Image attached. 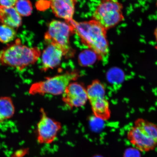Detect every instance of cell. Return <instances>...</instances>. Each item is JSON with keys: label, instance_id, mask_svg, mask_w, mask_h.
<instances>
[{"label": "cell", "instance_id": "cell-1", "mask_svg": "<svg viewBox=\"0 0 157 157\" xmlns=\"http://www.w3.org/2000/svg\"><path fill=\"white\" fill-rule=\"evenodd\" d=\"M67 22L74 27L82 43L95 53L98 60H104L107 58L109 52L107 30L98 21L93 19L77 22L72 19Z\"/></svg>", "mask_w": 157, "mask_h": 157}, {"label": "cell", "instance_id": "cell-2", "mask_svg": "<svg viewBox=\"0 0 157 157\" xmlns=\"http://www.w3.org/2000/svg\"><path fill=\"white\" fill-rule=\"evenodd\" d=\"M41 55L38 48H29L17 39L0 52V64L21 71L36 63Z\"/></svg>", "mask_w": 157, "mask_h": 157}, {"label": "cell", "instance_id": "cell-3", "mask_svg": "<svg viewBox=\"0 0 157 157\" xmlns=\"http://www.w3.org/2000/svg\"><path fill=\"white\" fill-rule=\"evenodd\" d=\"M128 140L137 150L149 152L157 147V125L146 119L135 121L127 133Z\"/></svg>", "mask_w": 157, "mask_h": 157}, {"label": "cell", "instance_id": "cell-4", "mask_svg": "<svg viewBox=\"0 0 157 157\" xmlns=\"http://www.w3.org/2000/svg\"><path fill=\"white\" fill-rule=\"evenodd\" d=\"M80 76V72L78 70H73L47 77L44 80L31 84L29 88V94L31 95H62L68 84L76 81Z\"/></svg>", "mask_w": 157, "mask_h": 157}, {"label": "cell", "instance_id": "cell-5", "mask_svg": "<svg viewBox=\"0 0 157 157\" xmlns=\"http://www.w3.org/2000/svg\"><path fill=\"white\" fill-rule=\"evenodd\" d=\"M74 32V27L70 23L52 21L49 24L44 40L47 44L54 45L61 49L66 57H71L74 52L70 46V38Z\"/></svg>", "mask_w": 157, "mask_h": 157}, {"label": "cell", "instance_id": "cell-6", "mask_svg": "<svg viewBox=\"0 0 157 157\" xmlns=\"http://www.w3.org/2000/svg\"><path fill=\"white\" fill-rule=\"evenodd\" d=\"M86 88L88 101L93 114L101 120L108 121L111 117V111L109 101L105 97V86L99 80L96 79Z\"/></svg>", "mask_w": 157, "mask_h": 157}, {"label": "cell", "instance_id": "cell-7", "mask_svg": "<svg viewBox=\"0 0 157 157\" xmlns=\"http://www.w3.org/2000/svg\"><path fill=\"white\" fill-rule=\"evenodd\" d=\"M122 9V5L117 0H101L94 13V20L107 30L123 21Z\"/></svg>", "mask_w": 157, "mask_h": 157}, {"label": "cell", "instance_id": "cell-8", "mask_svg": "<svg viewBox=\"0 0 157 157\" xmlns=\"http://www.w3.org/2000/svg\"><path fill=\"white\" fill-rule=\"evenodd\" d=\"M40 112V119L37 125V140L41 144H52L62 129V124L49 117L43 108Z\"/></svg>", "mask_w": 157, "mask_h": 157}, {"label": "cell", "instance_id": "cell-9", "mask_svg": "<svg viewBox=\"0 0 157 157\" xmlns=\"http://www.w3.org/2000/svg\"><path fill=\"white\" fill-rule=\"evenodd\" d=\"M62 101L70 109L83 107L88 101L87 88L82 83L72 82L62 94Z\"/></svg>", "mask_w": 157, "mask_h": 157}, {"label": "cell", "instance_id": "cell-10", "mask_svg": "<svg viewBox=\"0 0 157 157\" xmlns=\"http://www.w3.org/2000/svg\"><path fill=\"white\" fill-rule=\"evenodd\" d=\"M48 46L43 51L42 54L41 70L46 72L48 70L57 67L65 56L62 51L52 44Z\"/></svg>", "mask_w": 157, "mask_h": 157}, {"label": "cell", "instance_id": "cell-11", "mask_svg": "<svg viewBox=\"0 0 157 157\" xmlns=\"http://www.w3.org/2000/svg\"><path fill=\"white\" fill-rule=\"evenodd\" d=\"M77 0H50L51 8L56 16L66 21L73 19Z\"/></svg>", "mask_w": 157, "mask_h": 157}, {"label": "cell", "instance_id": "cell-12", "mask_svg": "<svg viewBox=\"0 0 157 157\" xmlns=\"http://www.w3.org/2000/svg\"><path fill=\"white\" fill-rule=\"evenodd\" d=\"M0 21L13 28H17L22 24L21 15L14 7H7L0 5Z\"/></svg>", "mask_w": 157, "mask_h": 157}, {"label": "cell", "instance_id": "cell-13", "mask_svg": "<svg viewBox=\"0 0 157 157\" xmlns=\"http://www.w3.org/2000/svg\"><path fill=\"white\" fill-rule=\"evenodd\" d=\"M12 99L9 97H0V123L11 118L15 113Z\"/></svg>", "mask_w": 157, "mask_h": 157}, {"label": "cell", "instance_id": "cell-14", "mask_svg": "<svg viewBox=\"0 0 157 157\" xmlns=\"http://www.w3.org/2000/svg\"><path fill=\"white\" fill-rule=\"evenodd\" d=\"M16 36L14 28L4 24L0 25V42L7 44L14 40Z\"/></svg>", "mask_w": 157, "mask_h": 157}, {"label": "cell", "instance_id": "cell-15", "mask_svg": "<svg viewBox=\"0 0 157 157\" xmlns=\"http://www.w3.org/2000/svg\"><path fill=\"white\" fill-rule=\"evenodd\" d=\"M15 6L16 10L21 16L27 17L32 13L33 6L29 0H18Z\"/></svg>", "mask_w": 157, "mask_h": 157}, {"label": "cell", "instance_id": "cell-16", "mask_svg": "<svg viewBox=\"0 0 157 157\" xmlns=\"http://www.w3.org/2000/svg\"><path fill=\"white\" fill-rule=\"evenodd\" d=\"M98 60L97 55L91 50H84L79 55L78 61L81 66H88L93 64Z\"/></svg>", "mask_w": 157, "mask_h": 157}, {"label": "cell", "instance_id": "cell-17", "mask_svg": "<svg viewBox=\"0 0 157 157\" xmlns=\"http://www.w3.org/2000/svg\"><path fill=\"white\" fill-rule=\"evenodd\" d=\"M18 0H0V5L7 7H13Z\"/></svg>", "mask_w": 157, "mask_h": 157}, {"label": "cell", "instance_id": "cell-18", "mask_svg": "<svg viewBox=\"0 0 157 157\" xmlns=\"http://www.w3.org/2000/svg\"><path fill=\"white\" fill-rule=\"evenodd\" d=\"M155 37L156 41L157 43V27L155 31Z\"/></svg>", "mask_w": 157, "mask_h": 157}, {"label": "cell", "instance_id": "cell-19", "mask_svg": "<svg viewBox=\"0 0 157 157\" xmlns=\"http://www.w3.org/2000/svg\"></svg>", "mask_w": 157, "mask_h": 157}]
</instances>
